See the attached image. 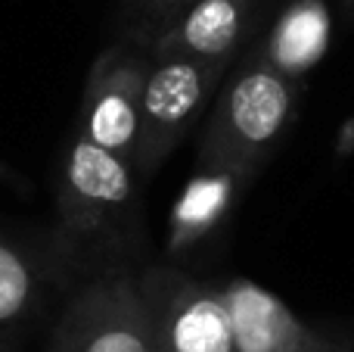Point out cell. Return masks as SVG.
Wrapping results in <instances>:
<instances>
[{
  "label": "cell",
  "instance_id": "6da1fadb",
  "mask_svg": "<svg viewBox=\"0 0 354 352\" xmlns=\"http://www.w3.org/2000/svg\"><path fill=\"white\" fill-rule=\"evenodd\" d=\"M292 78L277 72L264 56L249 62L208 118L199 143V162L252 175L283 137L292 118Z\"/></svg>",
  "mask_w": 354,
  "mask_h": 352
},
{
  "label": "cell",
  "instance_id": "7a4b0ae2",
  "mask_svg": "<svg viewBox=\"0 0 354 352\" xmlns=\"http://www.w3.org/2000/svg\"><path fill=\"white\" fill-rule=\"evenodd\" d=\"M224 72L227 62L153 56L140 94V137L134 153L137 178L153 175L168 153H174V147L208 106V97Z\"/></svg>",
  "mask_w": 354,
  "mask_h": 352
},
{
  "label": "cell",
  "instance_id": "3957f363",
  "mask_svg": "<svg viewBox=\"0 0 354 352\" xmlns=\"http://www.w3.org/2000/svg\"><path fill=\"white\" fill-rule=\"evenodd\" d=\"M50 352H159L137 281L106 274L81 287L56 322Z\"/></svg>",
  "mask_w": 354,
  "mask_h": 352
},
{
  "label": "cell",
  "instance_id": "277c9868",
  "mask_svg": "<svg viewBox=\"0 0 354 352\" xmlns=\"http://www.w3.org/2000/svg\"><path fill=\"white\" fill-rule=\"evenodd\" d=\"M134 166L124 156L75 134L56 178V215L75 240L112 231L134 206Z\"/></svg>",
  "mask_w": 354,
  "mask_h": 352
},
{
  "label": "cell",
  "instance_id": "5b68a950",
  "mask_svg": "<svg viewBox=\"0 0 354 352\" xmlns=\"http://www.w3.org/2000/svg\"><path fill=\"white\" fill-rule=\"evenodd\" d=\"M159 352H236L221 287L153 268L137 281Z\"/></svg>",
  "mask_w": 354,
  "mask_h": 352
},
{
  "label": "cell",
  "instance_id": "8992f818",
  "mask_svg": "<svg viewBox=\"0 0 354 352\" xmlns=\"http://www.w3.org/2000/svg\"><path fill=\"white\" fill-rule=\"evenodd\" d=\"M147 66L149 62L131 47L103 50L87 72L75 125V134L124 156L131 166L140 137V94Z\"/></svg>",
  "mask_w": 354,
  "mask_h": 352
},
{
  "label": "cell",
  "instance_id": "52a82bcc",
  "mask_svg": "<svg viewBox=\"0 0 354 352\" xmlns=\"http://www.w3.org/2000/svg\"><path fill=\"white\" fill-rule=\"evenodd\" d=\"M59 274V249L0 231V346L35 324Z\"/></svg>",
  "mask_w": 354,
  "mask_h": 352
},
{
  "label": "cell",
  "instance_id": "ba28073f",
  "mask_svg": "<svg viewBox=\"0 0 354 352\" xmlns=\"http://www.w3.org/2000/svg\"><path fill=\"white\" fill-rule=\"evenodd\" d=\"M252 12L255 0H189L159 35L149 37V53L230 62L249 31Z\"/></svg>",
  "mask_w": 354,
  "mask_h": 352
},
{
  "label": "cell",
  "instance_id": "9c48e42d",
  "mask_svg": "<svg viewBox=\"0 0 354 352\" xmlns=\"http://www.w3.org/2000/svg\"><path fill=\"white\" fill-rule=\"evenodd\" d=\"M236 352H289L308 340V331L280 297L249 278H230L224 287Z\"/></svg>",
  "mask_w": 354,
  "mask_h": 352
},
{
  "label": "cell",
  "instance_id": "30bf717a",
  "mask_svg": "<svg viewBox=\"0 0 354 352\" xmlns=\"http://www.w3.org/2000/svg\"><path fill=\"white\" fill-rule=\"evenodd\" d=\"M249 175L233 172L221 166H196L193 178L187 181L183 193L177 197V206L168 225V253H183L196 240L208 234L218 225V218L227 212V206L236 197V187Z\"/></svg>",
  "mask_w": 354,
  "mask_h": 352
},
{
  "label": "cell",
  "instance_id": "8fae6325",
  "mask_svg": "<svg viewBox=\"0 0 354 352\" xmlns=\"http://www.w3.org/2000/svg\"><path fill=\"white\" fill-rule=\"evenodd\" d=\"M330 47V10L324 0H295L277 19L264 60L286 78H301Z\"/></svg>",
  "mask_w": 354,
  "mask_h": 352
},
{
  "label": "cell",
  "instance_id": "7c38bea8",
  "mask_svg": "<svg viewBox=\"0 0 354 352\" xmlns=\"http://www.w3.org/2000/svg\"><path fill=\"white\" fill-rule=\"evenodd\" d=\"M189 0H131V6H134V12L143 19V25H147V35H159L162 28H165L168 22L177 16V12L187 6Z\"/></svg>",
  "mask_w": 354,
  "mask_h": 352
},
{
  "label": "cell",
  "instance_id": "4fadbf2b",
  "mask_svg": "<svg viewBox=\"0 0 354 352\" xmlns=\"http://www.w3.org/2000/svg\"><path fill=\"white\" fill-rule=\"evenodd\" d=\"M0 184L16 191V193H31V181L25 178V175H19L16 168H10L3 159H0Z\"/></svg>",
  "mask_w": 354,
  "mask_h": 352
},
{
  "label": "cell",
  "instance_id": "5bb4252c",
  "mask_svg": "<svg viewBox=\"0 0 354 352\" xmlns=\"http://www.w3.org/2000/svg\"><path fill=\"white\" fill-rule=\"evenodd\" d=\"M289 352H326V349L314 346V343H311V337H308V340H305V343H299V346H295V349H289Z\"/></svg>",
  "mask_w": 354,
  "mask_h": 352
},
{
  "label": "cell",
  "instance_id": "9a60e30c",
  "mask_svg": "<svg viewBox=\"0 0 354 352\" xmlns=\"http://www.w3.org/2000/svg\"><path fill=\"white\" fill-rule=\"evenodd\" d=\"M345 6H348V10L354 12V0H345Z\"/></svg>",
  "mask_w": 354,
  "mask_h": 352
}]
</instances>
